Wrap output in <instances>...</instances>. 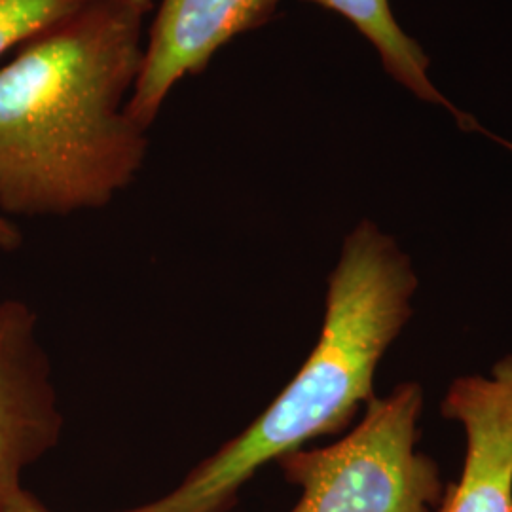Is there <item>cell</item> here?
<instances>
[{
  "instance_id": "1",
  "label": "cell",
  "mask_w": 512,
  "mask_h": 512,
  "mask_svg": "<svg viewBox=\"0 0 512 512\" xmlns=\"http://www.w3.org/2000/svg\"><path fill=\"white\" fill-rule=\"evenodd\" d=\"M147 12L90 0L0 67V213L65 217L109 205L148 154L129 118Z\"/></svg>"
},
{
  "instance_id": "2",
  "label": "cell",
  "mask_w": 512,
  "mask_h": 512,
  "mask_svg": "<svg viewBox=\"0 0 512 512\" xmlns=\"http://www.w3.org/2000/svg\"><path fill=\"white\" fill-rule=\"evenodd\" d=\"M416 289L414 266L397 241L361 220L330 272L319 340L293 380L177 488L120 512H228L264 465L348 427L374 397L376 370L412 317Z\"/></svg>"
},
{
  "instance_id": "3",
  "label": "cell",
  "mask_w": 512,
  "mask_h": 512,
  "mask_svg": "<svg viewBox=\"0 0 512 512\" xmlns=\"http://www.w3.org/2000/svg\"><path fill=\"white\" fill-rule=\"evenodd\" d=\"M418 382L372 397L361 423L321 448L277 459L300 488L291 512H437L446 494L437 461L416 450L423 410Z\"/></svg>"
},
{
  "instance_id": "4",
  "label": "cell",
  "mask_w": 512,
  "mask_h": 512,
  "mask_svg": "<svg viewBox=\"0 0 512 512\" xmlns=\"http://www.w3.org/2000/svg\"><path fill=\"white\" fill-rule=\"evenodd\" d=\"M37 329L29 304L0 302V512L31 495L23 475L54 450L63 431L52 363Z\"/></svg>"
},
{
  "instance_id": "5",
  "label": "cell",
  "mask_w": 512,
  "mask_h": 512,
  "mask_svg": "<svg viewBox=\"0 0 512 512\" xmlns=\"http://www.w3.org/2000/svg\"><path fill=\"white\" fill-rule=\"evenodd\" d=\"M277 4L279 0H162L126 105L129 118L150 128L183 78L203 73L226 44L266 25Z\"/></svg>"
},
{
  "instance_id": "6",
  "label": "cell",
  "mask_w": 512,
  "mask_h": 512,
  "mask_svg": "<svg viewBox=\"0 0 512 512\" xmlns=\"http://www.w3.org/2000/svg\"><path fill=\"white\" fill-rule=\"evenodd\" d=\"M440 410L463 427L465 459L437 512H512V355L454 380Z\"/></svg>"
},
{
  "instance_id": "7",
  "label": "cell",
  "mask_w": 512,
  "mask_h": 512,
  "mask_svg": "<svg viewBox=\"0 0 512 512\" xmlns=\"http://www.w3.org/2000/svg\"><path fill=\"white\" fill-rule=\"evenodd\" d=\"M349 23L374 46L384 63V69L406 90L418 95L423 101L440 105L450 110L463 129H480L475 118L456 109L437 86L429 80V57L421 50L414 38L408 37L403 27L397 23L391 0H310Z\"/></svg>"
},
{
  "instance_id": "8",
  "label": "cell",
  "mask_w": 512,
  "mask_h": 512,
  "mask_svg": "<svg viewBox=\"0 0 512 512\" xmlns=\"http://www.w3.org/2000/svg\"><path fill=\"white\" fill-rule=\"evenodd\" d=\"M90 0H0V57L71 18Z\"/></svg>"
},
{
  "instance_id": "9",
  "label": "cell",
  "mask_w": 512,
  "mask_h": 512,
  "mask_svg": "<svg viewBox=\"0 0 512 512\" xmlns=\"http://www.w3.org/2000/svg\"><path fill=\"white\" fill-rule=\"evenodd\" d=\"M21 234H19L18 226L8 219L6 215L0 213V249L2 251H14L21 245Z\"/></svg>"
},
{
  "instance_id": "10",
  "label": "cell",
  "mask_w": 512,
  "mask_h": 512,
  "mask_svg": "<svg viewBox=\"0 0 512 512\" xmlns=\"http://www.w3.org/2000/svg\"><path fill=\"white\" fill-rule=\"evenodd\" d=\"M6 512H50L40 501H38L35 495L31 494L23 503H19L16 505L14 509H10V511Z\"/></svg>"
},
{
  "instance_id": "11",
  "label": "cell",
  "mask_w": 512,
  "mask_h": 512,
  "mask_svg": "<svg viewBox=\"0 0 512 512\" xmlns=\"http://www.w3.org/2000/svg\"><path fill=\"white\" fill-rule=\"evenodd\" d=\"M128 2H131L133 6H137V8H141V10L147 12V14H150L152 4H154V0H128Z\"/></svg>"
}]
</instances>
